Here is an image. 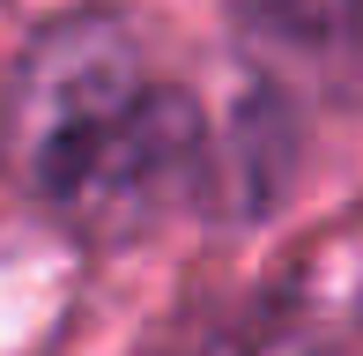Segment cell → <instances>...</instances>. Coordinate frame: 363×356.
Segmentation results:
<instances>
[{
	"mask_svg": "<svg viewBox=\"0 0 363 356\" xmlns=\"http://www.w3.org/2000/svg\"><path fill=\"white\" fill-rule=\"evenodd\" d=\"M0 156L38 201L126 238L201 178V111L148 74L141 30L111 8L45 15L0 104Z\"/></svg>",
	"mask_w": 363,
	"mask_h": 356,
	"instance_id": "cell-1",
	"label": "cell"
},
{
	"mask_svg": "<svg viewBox=\"0 0 363 356\" xmlns=\"http://www.w3.org/2000/svg\"><path fill=\"white\" fill-rule=\"evenodd\" d=\"M245 15L296 52H341L363 23V0H245Z\"/></svg>",
	"mask_w": 363,
	"mask_h": 356,
	"instance_id": "cell-2",
	"label": "cell"
}]
</instances>
